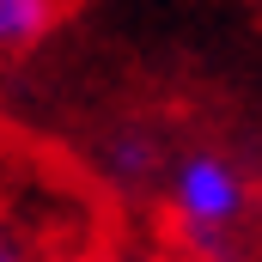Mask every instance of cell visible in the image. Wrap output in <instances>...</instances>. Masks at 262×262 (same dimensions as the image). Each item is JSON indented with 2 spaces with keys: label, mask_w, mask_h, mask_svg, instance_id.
Returning <instances> with one entry per match:
<instances>
[{
  "label": "cell",
  "mask_w": 262,
  "mask_h": 262,
  "mask_svg": "<svg viewBox=\"0 0 262 262\" xmlns=\"http://www.w3.org/2000/svg\"><path fill=\"white\" fill-rule=\"evenodd\" d=\"M61 12H67V0H0V61L31 55L37 43H49Z\"/></svg>",
  "instance_id": "cell-3"
},
{
  "label": "cell",
  "mask_w": 262,
  "mask_h": 262,
  "mask_svg": "<svg viewBox=\"0 0 262 262\" xmlns=\"http://www.w3.org/2000/svg\"><path fill=\"white\" fill-rule=\"evenodd\" d=\"M159 207H165L177 244L195 262H220L244 244L250 213H256V189H250L238 159H226L213 146H189V152L177 146L165 165V183H159Z\"/></svg>",
  "instance_id": "cell-1"
},
{
  "label": "cell",
  "mask_w": 262,
  "mask_h": 262,
  "mask_svg": "<svg viewBox=\"0 0 262 262\" xmlns=\"http://www.w3.org/2000/svg\"><path fill=\"white\" fill-rule=\"evenodd\" d=\"M171 152H177V146L152 128V122H116L110 134H98L92 165H98V177H104L116 195H159Z\"/></svg>",
  "instance_id": "cell-2"
},
{
  "label": "cell",
  "mask_w": 262,
  "mask_h": 262,
  "mask_svg": "<svg viewBox=\"0 0 262 262\" xmlns=\"http://www.w3.org/2000/svg\"><path fill=\"white\" fill-rule=\"evenodd\" d=\"M85 262H195L183 244H159V238H110Z\"/></svg>",
  "instance_id": "cell-4"
},
{
  "label": "cell",
  "mask_w": 262,
  "mask_h": 262,
  "mask_svg": "<svg viewBox=\"0 0 262 262\" xmlns=\"http://www.w3.org/2000/svg\"><path fill=\"white\" fill-rule=\"evenodd\" d=\"M0 262H55V250L43 244V232H31L18 213L0 207Z\"/></svg>",
  "instance_id": "cell-5"
}]
</instances>
